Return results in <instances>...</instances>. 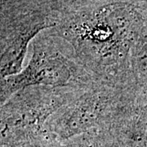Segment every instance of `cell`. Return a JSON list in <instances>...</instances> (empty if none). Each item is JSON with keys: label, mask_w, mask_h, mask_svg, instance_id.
Listing matches in <instances>:
<instances>
[{"label": "cell", "mask_w": 147, "mask_h": 147, "mask_svg": "<svg viewBox=\"0 0 147 147\" xmlns=\"http://www.w3.org/2000/svg\"><path fill=\"white\" fill-rule=\"evenodd\" d=\"M1 147H24V146L13 145V144H1Z\"/></svg>", "instance_id": "obj_7"}, {"label": "cell", "mask_w": 147, "mask_h": 147, "mask_svg": "<svg viewBox=\"0 0 147 147\" xmlns=\"http://www.w3.org/2000/svg\"><path fill=\"white\" fill-rule=\"evenodd\" d=\"M55 36L73 49L79 64L96 81L126 88L137 42L135 17L128 7H107L65 19Z\"/></svg>", "instance_id": "obj_1"}, {"label": "cell", "mask_w": 147, "mask_h": 147, "mask_svg": "<svg viewBox=\"0 0 147 147\" xmlns=\"http://www.w3.org/2000/svg\"><path fill=\"white\" fill-rule=\"evenodd\" d=\"M67 147H113L107 129H97L65 141Z\"/></svg>", "instance_id": "obj_5"}, {"label": "cell", "mask_w": 147, "mask_h": 147, "mask_svg": "<svg viewBox=\"0 0 147 147\" xmlns=\"http://www.w3.org/2000/svg\"><path fill=\"white\" fill-rule=\"evenodd\" d=\"M24 147H67L65 142L57 139L53 135L47 131L43 132L41 136L30 143L25 145Z\"/></svg>", "instance_id": "obj_6"}, {"label": "cell", "mask_w": 147, "mask_h": 147, "mask_svg": "<svg viewBox=\"0 0 147 147\" xmlns=\"http://www.w3.org/2000/svg\"><path fill=\"white\" fill-rule=\"evenodd\" d=\"M96 82L79 64L68 42L56 36L33 42L26 65L20 73L1 79L0 105L18 91L32 86L86 89Z\"/></svg>", "instance_id": "obj_2"}, {"label": "cell", "mask_w": 147, "mask_h": 147, "mask_svg": "<svg viewBox=\"0 0 147 147\" xmlns=\"http://www.w3.org/2000/svg\"><path fill=\"white\" fill-rule=\"evenodd\" d=\"M84 90L32 86L18 91L1 105V144L25 146L34 141L45 132L48 119Z\"/></svg>", "instance_id": "obj_4"}, {"label": "cell", "mask_w": 147, "mask_h": 147, "mask_svg": "<svg viewBox=\"0 0 147 147\" xmlns=\"http://www.w3.org/2000/svg\"><path fill=\"white\" fill-rule=\"evenodd\" d=\"M136 87L96 81L47 121L45 131L68 141L88 131L108 129L133 96Z\"/></svg>", "instance_id": "obj_3"}]
</instances>
